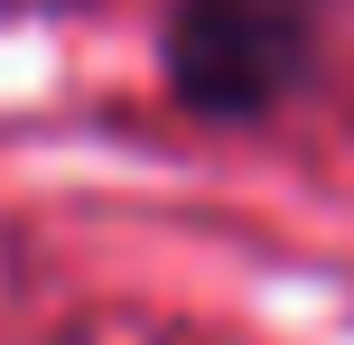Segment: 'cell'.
Segmentation results:
<instances>
[{"instance_id":"cell-1","label":"cell","mask_w":354,"mask_h":345,"mask_svg":"<svg viewBox=\"0 0 354 345\" xmlns=\"http://www.w3.org/2000/svg\"><path fill=\"white\" fill-rule=\"evenodd\" d=\"M289 56H299V10L289 0H187V19H177V84L205 112L270 103Z\"/></svg>"}]
</instances>
